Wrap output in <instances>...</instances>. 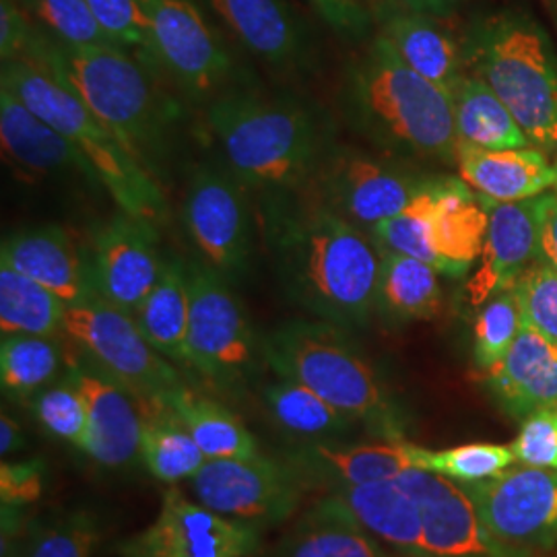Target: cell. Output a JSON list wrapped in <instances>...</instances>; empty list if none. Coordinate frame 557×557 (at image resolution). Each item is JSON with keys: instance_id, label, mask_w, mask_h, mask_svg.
Listing matches in <instances>:
<instances>
[{"instance_id": "cell-1", "label": "cell", "mask_w": 557, "mask_h": 557, "mask_svg": "<svg viewBox=\"0 0 557 557\" xmlns=\"http://www.w3.org/2000/svg\"><path fill=\"white\" fill-rule=\"evenodd\" d=\"M264 239L285 294L299 308L345 331L376 312L379 242L314 199L269 197Z\"/></svg>"}, {"instance_id": "cell-2", "label": "cell", "mask_w": 557, "mask_h": 557, "mask_svg": "<svg viewBox=\"0 0 557 557\" xmlns=\"http://www.w3.org/2000/svg\"><path fill=\"white\" fill-rule=\"evenodd\" d=\"M25 57L40 62L158 178L174 108L147 66L112 44L69 46L36 34Z\"/></svg>"}, {"instance_id": "cell-3", "label": "cell", "mask_w": 557, "mask_h": 557, "mask_svg": "<svg viewBox=\"0 0 557 557\" xmlns=\"http://www.w3.org/2000/svg\"><path fill=\"white\" fill-rule=\"evenodd\" d=\"M260 347L278 379L308 386L372 438L407 440L405 407L345 329L319 319L289 320L269 331Z\"/></svg>"}, {"instance_id": "cell-4", "label": "cell", "mask_w": 557, "mask_h": 557, "mask_svg": "<svg viewBox=\"0 0 557 557\" xmlns=\"http://www.w3.org/2000/svg\"><path fill=\"white\" fill-rule=\"evenodd\" d=\"M230 172L269 197L308 188L331 151L322 120L292 100L230 94L207 110Z\"/></svg>"}, {"instance_id": "cell-5", "label": "cell", "mask_w": 557, "mask_h": 557, "mask_svg": "<svg viewBox=\"0 0 557 557\" xmlns=\"http://www.w3.org/2000/svg\"><path fill=\"white\" fill-rule=\"evenodd\" d=\"M0 85L75 145L94 180L108 190L122 213L156 227L168 221V200L158 178L40 62L29 57L2 62Z\"/></svg>"}, {"instance_id": "cell-6", "label": "cell", "mask_w": 557, "mask_h": 557, "mask_svg": "<svg viewBox=\"0 0 557 557\" xmlns=\"http://www.w3.org/2000/svg\"><path fill=\"white\" fill-rule=\"evenodd\" d=\"M354 108L372 133L428 160L457 165L453 96L421 77L382 34L351 73Z\"/></svg>"}, {"instance_id": "cell-7", "label": "cell", "mask_w": 557, "mask_h": 557, "mask_svg": "<svg viewBox=\"0 0 557 557\" xmlns=\"http://www.w3.org/2000/svg\"><path fill=\"white\" fill-rule=\"evenodd\" d=\"M469 59L531 145L557 151V57L545 32L524 15L502 13L475 32Z\"/></svg>"}, {"instance_id": "cell-8", "label": "cell", "mask_w": 557, "mask_h": 557, "mask_svg": "<svg viewBox=\"0 0 557 557\" xmlns=\"http://www.w3.org/2000/svg\"><path fill=\"white\" fill-rule=\"evenodd\" d=\"M188 368L227 395H242L257 376L260 343L225 277L202 262H190Z\"/></svg>"}, {"instance_id": "cell-9", "label": "cell", "mask_w": 557, "mask_h": 557, "mask_svg": "<svg viewBox=\"0 0 557 557\" xmlns=\"http://www.w3.org/2000/svg\"><path fill=\"white\" fill-rule=\"evenodd\" d=\"M64 335L143 409L163 405L186 386L174 366L143 335L135 317L98 294L66 308Z\"/></svg>"}, {"instance_id": "cell-10", "label": "cell", "mask_w": 557, "mask_h": 557, "mask_svg": "<svg viewBox=\"0 0 557 557\" xmlns=\"http://www.w3.org/2000/svg\"><path fill=\"white\" fill-rule=\"evenodd\" d=\"M193 496L221 517L269 529L298 512L306 485L283 458H213L190 479Z\"/></svg>"}, {"instance_id": "cell-11", "label": "cell", "mask_w": 557, "mask_h": 557, "mask_svg": "<svg viewBox=\"0 0 557 557\" xmlns=\"http://www.w3.org/2000/svg\"><path fill=\"white\" fill-rule=\"evenodd\" d=\"M114 557H259L262 531L221 517L178 487L163 492L160 515L139 533L120 539Z\"/></svg>"}, {"instance_id": "cell-12", "label": "cell", "mask_w": 557, "mask_h": 557, "mask_svg": "<svg viewBox=\"0 0 557 557\" xmlns=\"http://www.w3.org/2000/svg\"><path fill=\"white\" fill-rule=\"evenodd\" d=\"M430 182L358 149L331 147L308 190L343 220L374 230L405 211Z\"/></svg>"}, {"instance_id": "cell-13", "label": "cell", "mask_w": 557, "mask_h": 557, "mask_svg": "<svg viewBox=\"0 0 557 557\" xmlns=\"http://www.w3.org/2000/svg\"><path fill=\"white\" fill-rule=\"evenodd\" d=\"M485 529L499 541L529 552L557 545V471L506 469L496 478L460 483Z\"/></svg>"}, {"instance_id": "cell-14", "label": "cell", "mask_w": 557, "mask_h": 557, "mask_svg": "<svg viewBox=\"0 0 557 557\" xmlns=\"http://www.w3.org/2000/svg\"><path fill=\"white\" fill-rule=\"evenodd\" d=\"M234 174L200 168L184 199V221L205 262L223 277L246 271L252 248V227L246 193Z\"/></svg>"}, {"instance_id": "cell-15", "label": "cell", "mask_w": 557, "mask_h": 557, "mask_svg": "<svg viewBox=\"0 0 557 557\" xmlns=\"http://www.w3.org/2000/svg\"><path fill=\"white\" fill-rule=\"evenodd\" d=\"M400 483L418 499L423 524L419 557H541L494 537L479 520L467 492L450 479L407 469Z\"/></svg>"}, {"instance_id": "cell-16", "label": "cell", "mask_w": 557, "mask_h": 557, "mask_svg": "<svg viewBox=\"0 0 557 557\" xmlns=\"http://www.w3.org/2000/svg\"><path fill=\"white\" fill-rule=\"evenodd\" d=\"M66 376L79 388L87 409L83 453L103 469H128L140 460L143 407L122 384L91 359L66 349Z\"/></svg>"}, {"instance_id": "cell-17", "label": "cell", "mask_w": 557, "mask_h": 557, "mask_svg": "<svg viewBox=\"0 0 557 557\" xmlns=\"http://www.w3.org/2000/svg\"><path fill=\"white\" fill-rule=\"evenodd\" d=\"M161 69L202 96L232 75L234 62L193 0H140Z\"/></svg>"}, {"instance_id": "cell-18", "label": "cell", "mask_w": 557, "mask_h": 557, "mask_svg": "<svg viewBox=\"0 0 557 557\" xmlns=\"http://www.w3.org/2000/svg\"><path fill=\"white\" fill-rule=\"evenodd\" d=\"M554 195H541L520 202L485 199L487 234L481 250L478 273L469 281V298L483 306L499 292L515 287L520 275L543 259V221Z\"/></svg>"}, {"instance_id": "cell-19", "label": "cell", "mask_w": 557, "mask_h": 557, "mask_svg": "<svg viewBox=\"0 0 557 557\" xmlns=\"http://www.w3.org/2000/svg\"><path fill=\"white\" fill-rule=\"evenodd\" d=\"M163 262L158 252V227L120 213L96 236L91 260L94 289L108 304L135 317L156 287Z\"/></svg>"}, {"instance_id": "cell-20", "label": "cell", "mask_w": 557, "mask_h": 557, "mask_svg": "<svg viewBox=\"0 0 557 557\" xmlns=\"http://www.w3.org/2000/svg\"><path fill=\"white\" fill-rule=\"evenodd\" d=\"M421 450V446L407 440H380L379 444L299 442L283 455V460L298 473L306 490L329 494L341 487L397 478L407 469H419Z\"/></svg>"}, {"instance_id": "cell-21", "label": "cell", "mask_w": 557, "mask_h": 557, "mask_svg": "<svg viewBox=\"0 0 557 557\" xmlns=\"http://www.w3.org/2000/svg\"><path fill=\"white\" fill-rule=\"evenodd\" d=\"M487 384L499 407L522 421L557 409V345L527 322L508 354L487 370Z\"/></svg>"}, {"instance_id": "cell-22", "label": "cell", "mask_w": 557, "mask_h": 557, "mask_svg": "<svg viewBox=\"0 0 557 557\" xmlns=\"http://www.w3.org/2000/svg\"><path fill=\"white\" fill-rule=\"evenodd\" d=\"M0 264L34 278L69 306L96 294L91 264H85L77 244L57 225L23 230L4 238Z\"/></svg>"}, {"instance_id": "cell-23", "label": "cell", "mask_w": 557, "mask_h": 557, "mask_svg": "<svg viewBox=\"0 0 557 557\" xmlns=\"http://www.w3.org/2000/svg\"><path fill=\"white\" fill-rule=\"evenodd\" d=\"M457 168L467 186L496 202L535 199L557 186V168L537 147L494 151L460 143Z\"/></svg>"}, {"instance_id": "cell-24", "label": "cell", "mask_w": 557, "mask_h": 557, "mask_svg": "<svg viewBox=\"0 0 557 557\" xmlns=\"http://www.w3.org/2000/svg\"><path fill=\"white\" fill-rule=\"evenodd\" d=\"M213 13L252 54L275 69L308 59V36L283 0H209Z\"/></svg>"}, {"instance_id": "cell-25", "label": "cell", "mask_w": 557, "mask_h": 557, "mask_svg": "<svg viewBox=\"0 0 557 557\" xmlns=\"http://www.w3.org/2000/svg\"><path fill=\"white\" fill-rule=\"evenodd\" d=\"M273 557H397L333 494L306 508Z\"/></svg>"}, {"instance_id": "cell-26", "label": "cell", "mask_w": 557, "mask_h": 557, "mask_svg": "<svg viewBox=\"0 0 557 557\" xmlns=\"http://www.w3.org/2000/svg\"><path fill=\"white\" fill-rule=\"evenodd\" d=\"M337 496L354 517L397 557H419L423 524L418 499L400 483L384 479L329 492Z\"/></svg>"}, {"instance_id": "cell-27", "label": "cell", "mask_w": 557, "mask_h": 557, "mask_svg": "<svg viewBox=\"0 0 557 557\" xmlns=\"http://www.w3.org/2000/svg\"><path fill=\"white\" fill-rule=\"evenodd\" d=\"M487 234V207L462 180H436L432 239L442 273L460 277L481 257Z\"/></svg>"}, {"instance_id": "cell-28", "label": "cell", "mask_w": 557, "mask_h": 557, "mask_svg": "<svg viewBox=\"0 0 557 557\" xmlns=\"http://www.w3.org/2000/svg\"><path fill=\"white\" fill-rule=\"evenodd\" d=\"M0 139L4 156L23 170L34 174H50L62 170H77L94 178L75 145L38 116L29 106L0 85Z\"/></svg>"}, {"instance_id": "cell-29", "label": "cell", "mask_w": 557, "mask_h": 557, "mask_svg": "<svg viewBox=\"0 0 557 557\" xmlns=\"http://www.w3.org/2000/svg\"><path fill=\"white\" fill-rule=\"evenodd\" d=\"M382 36L421 77L436 83L450 96L457 91L465 77L462 54L436 17L388 9L382 20Z\"/></svg>"}, {"instance_id": "cell-30", "label": "cell", "mask_w": 557, "mask_h": 557, "mask_svg": "<svg viewBox=\"0 0 557 557\" xmlns=\"http://www.w3.org/2000/svg\"><path fill=\"white\" fill-rule=\"evenodd\" d=\"M267 413L283 434L299 442H343L358 423L341 413L331 403L294 380L269 382L262 393Z\"/></svg>"}, {"instance_id": "cell-31", "label": "cell", "mask_w": 557, "mask_h": 557, "mask_svg": "<svg viewBox=\"0 0 557 557\" xmlns=\"http://www.w3.org/2000/svg\"><path fill=\"white\" fill-rule=\"evenodd\" d=\"M135 320L143 335L160 351L163 358L188 366V322H190V287L188 269L178 259L163 262V271L140 304Z\"/></svg>"}, {"instance_id": "cell-32", "label": "cell", "mask_w": 557, "mask_h": 557, "mask_svg": "<svg viewBox=\"0 0 557 557\" xmlns=\"http://www.w3.org/2000/svg\"><path fill=\"white\" fill-rule=\"evenodd\" d=\"M382 250L376 312L386 322L434 319L442 308L440 271L423 260Z\"/></svg>"}, {"instance_id": "cell-33", "label": "cell", "mask_w": 557, "mask_h": 557, "mask_svg": "<svg viewBox=\"0 0 557 557\" xmlns=\"http://www.w3.org/2000/svg\"><path fill=\"white\" fill-rule=\"evenodd\" d=\"M174 411L182 425L199 444L209 460L213 458H255L260 455L259 440L246 423L215 398L202 397L184 386L163 403Z\"/></svg>"}, {"instance_id": "cell-34", "label": "cell", "mask_w": 557, "mask_h": 557, "mask_svg": "<svg viewBox=\"0 0 557 557\" xmlns=\"http://www.w3.org/2000/svg\"><path fill=\"white\" fill-rule=\"evenodd\" d=\"M453 101L460 143L494 151L533 147L506 103L478 75L462 77Z\"/></svg>"}, {"instance_id": "cell-35", "label": "cell", "mask_w": 557, "mask_h": 557, "mask_svg": "<svg viewBox=\"0 0 557 557\" xmlns=\"http://www.w3.org/2000/svg\"><path fill=\"white\" fill-rule=\"evenodd\" d=\"M143 419L140 462L151 478L170 485L195 478L209 458L174 411L165 405H151L143 409Z\"/></svg>"}, {"instance_id": "cell-36", "label": "cell", "mask_w": 557, "mask_h": 557, "mask_svg": "<svg viewBox=\"0 0 557 557\" xmlns=\"http://www.w3.org/2000/svg\"><path fill=\"white\" fill-rule=\"evenodd\" d=\"M69 304L34 278L0 264V331L2 335H64Z\"/></svg>"}, {"instance_id": "cell-37", "label": "cell", "mask_w": 557, "mask_h": 557, "mask_svg": "<svg viewBox=\"0 0 557 557\" xmlns=\"http://www.w3.org/2000/svg\"><path fill=\"white\" fill-rule=\"evenodd\" d=\"M66 370V349L57 337L2 335L0 384L4 395L32 400Z\"/></svg>"}, {"instance_id": "cell-38", "label": "cell", "mask_w": 557, "mask_h": 557, "mask_svg": "<svg viewBox=\"0 0 557 557\" xmlns=\"http://www.w3.org/2000/svg\"><path fill=\"white\" fill-rule=\"evenodd\" d=\"M101 543V524L91 510H71L32 522L20 557H91Z\"/></svg>"}, {"instance_id": "cell-39", "label": "cell", "mask_w": 557, "mask_h": 557, "mask_svg": "<svg viewBox=\"0 0 557 557\" xmlns=\"http://www.w3.org/2000/svg\"><path fill=\"white\" fill-rule=\"evenodd\" d=\"M436 180H432L411 205L395 218L379 223L372 234L380 248L411 259L423 260L442 273V260L432 239V209Z\"/></svg>"}, {"instance_id": "cell-40", "label": "cell", "mask_w": 557, "mask_h": 557, "mask_svg": "<svg viewBox=\"0 0 557 557\" xmlns=\"http://www.w3.org/2000/svg\"><path fill=\"white\" fill-rule=\"evenodd\" d=\"M510 446L492 442H471L448 450H421L419 469L450 479L455 483H475L496 478L512 467Z\"/></svg>"}, {"instance_id": "cell-41", "label": "cell", "mask_w": 557, "mask_h": 557, "mask_svg": "<svg viewBox=\"0 0 557 557\" xmlns=\"http://www.w3.org/2000/svg\"><path fill=\"white\" fill-rule=\"evenodd\" d=\"M522 310L515 287L487 299L473 326V356L481 370H490L508 354L522 329Z\"/></svg>"}, {"instance_id": "cell-42", "label": "cell", "mask_w": 557, "mask_h": 557, "mask_svg": "<svg viewBox=\"0 0 557 557\" xmlns=\"http://www.w3.org/2000/svg\"><path fill=\"white\" fill-rule=\"evenodd\" d=\"M106 38L122 50L137 52L140 62L156 71L161 69L151 21L140 0H87Z\"/></svg>"}, {"instance_id": "cell-43", "label": "cell", "mask_w": 557, "mask_h": 557, "mask_svg": "<svg viewBox=\"0 0 557 557\" xmlns=\"http://www.w3.org/2000/svg\"><path fill=\"white\" fill-rule=\"evenodd\" d=\"M29 407L38 423L52 438L79 448L83 453L87 438V409L73 380L64 374V379L46 386L32 398Z\"/></svg>"}, {"instance_id": "cell-44", "label": "cell", "mask_w": 557, "mask_h": 557, "mask_svg": "<svg viewBox=\"0 0 557 557\" xmlns=\"http://www.w3.org/2000/svg\"><path fill=\"white\" fill-rule=\"evenodd\" d=\"M522 320L557 345V271L545 259L533 262L515 283Z\"/></svg>"}, {"instance_id": "cell-45", "label": "cell", "mask_w": 557, "mask_h": 557, "mask_svg": "<svg viewBox=\"0 0 557 557\" xmlns=\"http://www.w3.org/2000/svg\"><path fill=\"white\" fill-rule=\"evenodd\" d=\"M32 7L38 20L54 34V40L69 46L112 44L101 32L87 0H32Z\"/></svg>"}, {"instance_id": "cell-46", "label": "cell", "mask_w": 557, "mask_h": 557, "mask_svg": "<svg viewBox=\"0 0 557 557\" xmlns=\"http://www.w3.org/2000/svg\"><path fill=\"white\" fill-rule=\"evenodd\" d=\"M510 448L520 465L557 471V409L522 419Z\"/></svg>"}, {"instance_id": "cell-47", "label": "cell", "mask_w": 557, "mask_h": 557, "mask_svg": "<svg viewBox=\"0 0 557 557\" xmlns=\"http://www.w3.org/2000/svg\"><path fill=\"white\" fill-rule=\"evenodd\" d=\"M48 469L41 458L0 465V499L9 506L27 508L44 496Z\"/></svg>"}, {"instance_id": "cell-48", "label": "cell", "mask_w": 557, "mask_h": 557, "mask_svg": "<svg viewBox=\"0 0 557 557\" xmlns=\"http://www.w3.org/2000/svg\"><path fill=\"white\" fill-rule=\"evenodd\" d=\"M310 4L337 36L359 40L370 29V15L359 0H310Z\"/></svg>"}, {"instance_id": "cell-49", "label": "cell", "mask_w": 557, "mask_h": 557, "mask_svg": "<svg viewBox=\"0 0 557 557\" xmlns=\"http://www.w3.org/2000/svg\"><path fill=\"white\" fill-rule=\"evenodd\" d=\"M36 32L13 0L0 2V57L2 62L21 59L29 50Z\"/></svg>"}, {"instance_id": "cell-50", "label": "cell", "mask_w": 557, "mask_h": 557, "mask_svg": "<svg viewBox=\"0 0 557 557\" xmlns=\"http://www.w3.org/2000/svg\"><path fill=\"white\" fill-rule=\"evenodd\" d=\"M388 9L403 13H419L428 17H448L455 11L457 0H386Z\"/></svg>"}, {"instance_id": "cell-51", "label": "cell", "mask_w": 557, "mask_h": 557, "mask_svg": "<svg viewBox=\"0 0 557 557\" xmlns=\"http://www.w3.org/2000/svg\"><path fill=\"white\" fill-rule=\"evenodd\" d=\"M541 250H543V259L547 260L557 271V195L549 200V207L545 213Z\"/></svg>"}, {"instance_id": "cell-52", "label": "cell", "mask_w": 557, "mask_h": 557, "mask_svg": "<svg viewBox=\"0 0 557 557\" xmlns=\"http://www.w3.org/2000/svg\"><path fill=\"white\" fill-rule=\"evenodd\" d=\"M25 444H27V440H25L20 423L11 416L2 413L0 416V455L11 457V455L23 450Z\"/></svg>"}, {"instance_id": "cell-53", "label": "cell", "mask_w": 557, "mask_h": 557, "mask_svg": "<svg viewBox=\"0 0 557 557\" xmlns=\"http://www.w3.org/2000/svg\"><path fill=\"white\" fill-rule=\"evenodd\" d=\"M556 168H557V163H556Z\"/></svg>"}]
</instances>
